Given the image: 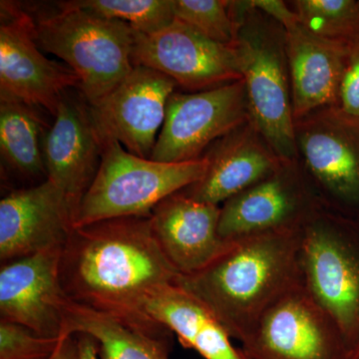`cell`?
Returning a JSON list of instances; mask_svg holds the SVG:
<instances>
[{
    "label": "cell",
    "mask_w": 359,
    "mask_h": 359,
    "mask_svg": "<svg viewBox=\"0 0 359 359\" xmlns=\"http://www.w3.org/2000/svg\"><path fill=\"white\" fill-rule=\"evenodd\" d=\"M179 276L156 240L150 217L78 226L61 255V285L68 299L158 337L173 334L146 313V302Z\"/></svg>",
    "instance_id": "1"
},
{
    "label": "cell",
    "mask_w": 359,
    "mask_h": 359,
    "mask_svg": "<svg viewBox=\"0 0 359 359\" xmlns=\"http://www.w3.org/2000/svg\"><path fill=\"white\" fill-rule=\"evenodd\" d=\"M301 230L271 231L231 241L216 259L176 283L197 297L243 341L264 314L302 287Z\"/></svg>",
    "instance_id": "2"
},
{
    "label": "cell",
    "mask_w": 359,
    "mask_h": 359,
    "mask_svg": "<svg viewBox=\"0 0 359 359\" xmlns=\"http://www.w3.org/2000/svg\"><path fill=\"white\" fill-rule=\"evenodd\" d=\"M231 44L242 74L250 120L283 160H297L285 30L250 0H231Z\"/></svg>",
    "instance_id": "3"
},
{
    "label": "cell",
    "mask_w": 359,
    "mask_h": 359,
    "mask_svg": "<svg viewBox=\"0 0 359 359\" xmlns=\"http://www.w3.org/2000/svg\"><path fill=\"white\" fill-rule=\"evenodd\" d=\"M50 11H28L33 39L42 51L53 54L76 73L79 91L89 105L121 83L134 68V29L73 6L55 2Z\"/></svg>",
    "instance_id": "4"
},
{
    "label": "cell",
    "mask_w": 359,
    "mask_h": 359,
    "mask_svg": "<svg viewBox=\"0 0 359 359\" xmlns=\"http://www.w3.org/2000/svg\"><path fill=\"white\" fill-rule=\"evenodd\" d=\"M208 159L158 162L131 154L117 141L102 143V159L82 198L74 229L104 219L150 217L156 205L204 176Z\"/></svg>",
    "instance_id": "5"
},
{
    "label": "cell",
    "mask_w": 359,
    "mask_h": 359,
    "mask_svg": "<svg viewBox=\"0 0 359 359\" xmlns=\"http://www.w3.org/2000/svg\"><path fill=\"white\" fill-rule=\"evenodd\" d=\"M302 287L353 346L359 337V217L325 207L302 228Z\"/></svg>",
    "instance_id": "6"
},
{
    "label": "cell",
    "mask_w": 359,
    "mask_h": 359,
    "mask_svg": "<svg viewBox=\"0 0 359 359\" xmlns=\"http://www.w3.org/2000/svg\"><path fill=\"white\" fill-rule=\"evenodd\" d=\"M297 157L323 205L359 217V126L332 107L294 121Z\"/></svg>",
    "instance_id": "7"
},
{
    "label": "cell",
    "mask_w": 359,
    "mask_h": 359,
    "mask_svg": "<svg viewBox=\"0 0 359 359\" xmlns=\"http://www.w3.org/2000/svg\"><path fill=\"white\" fill-rule=\"evenodd\" d=\"M299 159L285 160L266 178L221 205L219 233L226 241L301 230L325 208Z\"/></svg>",
    "instance_id": "8"
},
{
    "label": "cell",
    "mask_w": 359,
    "mask_h": 359,
    "mask_svg": "<svg viewBox=\"0 0 359 359\" xmlns=\"http://www.w3.org/2000/svg\"><path fill=\"white\" fill-rule=\"evenodd\" d=\"M250 120L243 80L204 91H175L150 159L165 163L200 159L215 142Z\"/></svg>",
    "instance_id": "9"
},
{
    "label": "cell",
    "mask_w": 359,
    "mask_h": 359,
    "mask_svg": "<svg viewBox=\"0 0 359 359\" xmlns=\"http://www.w3.org/2000/svg\"><path fill=\"white\" fill-rule=\"evenodd\" d=\"M250 359H346L341 330L304 287L285 295L242 342Z\"/></svg>",
    "instance_id": "10"
},
{
    "label": "cell",
    "mask_w": 359,
    "mask_h": 359,
    "mask_svg": "<svg viewBox=\"0 0 359 359\" xmlns=\"http://www.w3.org/2000/svg\"><path fill=\"white\" fill-rule=\"evenodd\" d=\"M80 80L67 65L45 57L33 39L32 18L23 4H0V94L55 116L66 92Z\"/></svg>",
    "instance_id": "11"
},
{
    "label": "cell",
    "mask_w": 359,
    "mask_h": 359,
    "mask_svg": "<svg viewBox=\"0 0 359 359\" xmlns=\"http://www.w3.org/2000/svg\"><path fill=\"white\" fill-rule=\"evenodd\" d=\"M132 61L166 75L186 92L243 80L231 45L212 41L177 20L153 34L134 30Z\"/></svg>",
    "instance_id": "12"
},
{
    "label": "cell",
    "mask_w": 359,
    "mask_h": 359,
    "mask_svg": "<svg viewBox=\"0 0 359 359\" xmlns=\"http://www.w3.org/2000/svg\"><path fill=\"white\" fill-rule=\"evenodd\" d=\"M177 87L173 79L158 71L134 66L121 83L89 105L101 144L117 141L131 154L150 159L164 125L168 101Z\"/></svg>",
    "instance_id": "13"
},
{
    "label": "cell",
    "mask_w": 359,
    "mask_h": 359,
    "mask_svg": "<svg viewBox=\"0 0 359 359\" xmlns=\"http://www.w3.org/2000/svg\"><path fill=\"white\" fill-rule=\"evenodd\" d=\"M75 219L74 208L48 180L11 191L0 202L1 264L65 247Z\"/></svg>",
    "instance_id": "14"
},
{
    "label": "cell",
    "mask_w": 359,
    "mask_h": 359,
    "mask_svg": "<svg viewBox=\"0 0 359 359\" xmlns=\"http://www.w3.org/2000/svg\"><path fill=\"white\" fill-rule=\"evenodd\" d=\"M63 247L1 264L0 320L61 337L66 297L60 278Z\"/></svg>",
    "instance_id": "15"
},
{
    "label": "cell",
    "mask_w": 359,
    "mask_h": 359,
    "mask_svg": "<svg viewBox=\"0 0 359 359\" xmlns=\"http://www.w3.org/2000/svg\"><path fill=\"white\" fill-rule=\"evenodd\" d=\"M42 150L46 180L62 191L77 215L102 159V144L81 93L79 98L69 91L62 96L53 124L44 135Z\"/></svg>",
    "instance_id": "16"
},
{
    "label": "cell",
    "mask_w": 359,
    "mask_h": 359,
    "mask_svg": "<svg viewBox=\"0 0 359 359\" xmlns=\"http://www.w3.org/2000/svg\"><path fill=\"white\" fill-rule=\"evenodd\" d=\"M204 156L208 159L204 176L182 192L216 205L273 174L285 161L252 120L215 142Z\"/></svg>",
    "instance_id": "17"
},
{
    "label": "cell",
    "mask_w": 359,
    "mask_h": 359,
    "mask_svg": "<svg viewBox=\"0 0 359 359\" xmlns=\"http://www.w3.org/2000/svg\"><path fill=\"white\" fill-rule=\"evenodd\" d=\"M219 212L221 205L198 202L182 191L153 210L150 219L156 240L180 276L205 268L230 245L219 233Z\"/></svg>",
    "instance_id": "18"
},
{
    "label": "cell",
    "mask_w": 359,
    "mask_h": 359,
    "mask_svg": "<svg viewBox=\"0 0 359 359\" xmlns=\"http://www.w3.org/2000/svg\"><path fill=\"white\" fill-rule=\"evenodd\" d=\"M285 30L294 119L334 107L347 44L321 39L297 20Z\"/></svg>",
    "instance_id": "19"
},
{
    "label": "cell",
    "mask_w": 359,
    "mask_h": 359,
    "mask_svg": "<svg viewBox=\"0 0 359 359\" xmlns=\"http://www.w3.org/2000/svg\"><path fill=\"white\" fill-rule=\"evenodd\" d=\"M145 311L205 359H250L242 347L233 346L214 313L177 283L155 290L146 302Z\"/></svg>",
    "instance_id": "20"
},
{
    "label": "cell",
    "mask_w": 359,
    "mask_h": 359,
    "mask_svg": "<svg viewBox=\"0 0 359 359\" xmlns=\"http://www.w3.org/2000/svg\"><path fill=\"white\" fill-rule=\"evenodd\" d=\"M86 334L96 339L100 359H170L173 337H158L124 325L95 309L66 299L63 306L65 334Z\"/></svg>",
    "instance_id": "21"
},
{
    "label": "cell",
    "mask_w": 359,
    "mask_h": 359,
    "mask_svg": "<svg viewBox=\"0 0 359 359\" xmlns=\"http://www.w3.org/2000/svg\"><path fill=\"white\" fill-rule=\"evenodd\" d=\"M40 110L0 94L1 159L11 171L25 178L47 179L42 143L49 126Z\"/></svg>",
    "instance_id": "22"
},
{
    "label": "cell",
    "mask_w": 359,
    "mask_h": 359,
    "mask_svg": "<svg viewBox=\"0 0 359 359\" xmlns=\"http://www.w3.org/2000/svg\"><path fill=\"white\" fill-rule=\"evenodd\" d=\"M297 20L321 39L348 44L359 39V0L287 1Z\"/></svg>",
    "instance_id": "23"
},
{
    "label": "cell",
    "mask_w": 359,
    "mask_h": 359,
    "mask_svg": "<svg viewBox=\"0 0 359 359\" xmlns=\"http://www.w3.org/2000/svg\"><path fill=\"white\" fill-rule=\"evenodd\" d=\"M73 6L128 23L143 34L159 32L175 20L173 0H72Z\"/></svg>",
    "instance_id": "24"
},
{
    "label": "cell",
    "mask_w": 359,
    "mask_h": 359,
    "mask_svg": "<svg viewBox=\"0 0 359 359\" xmlns=\"http://www.w3.org/2000/svg\"><path fill=\"white\" fill-rule=\"evenodd\" d=\"M175 20L191 26L201 34L224 45L236 37L231 0H173Z\"/></svg>",
    "instance_id": "25"
},
{
    "label": "cell",
    "mask_w": 359,
    "mask_h": 359,
    "mask_svg": "<svg viewBox=\"0 0 359 359\" xmlns=\"http://www.w3.org/2000/svg\"><path fill=\"white\" fill-rule=\"evenodd\" d=\"M61 337H45L29 328L0 320V359H50Z\"/></svg>",
    "instance_id": "26"
},
{
    "label": "cell",
    "mask_w": 359,
    "mask_h": 359,
    "mask_svg": "<svg viewBox=\"0 0 359 359\" xmlns=\"http://www.w3.org/2000/svg\"><path fill=\"white\" fill-rule=\"evenodd\" d=\"M332 108L359 126V39L347 44L337 101Z\"/></svg>",
    "instance_id": "27"
},
{
    "label": "cell",
    "mask_w": 359,
    "mask_h": 359,
    "mask_svg": "<svg viewBox=\"0 0 359 359\" xmlns=\"http://www.w3.org/2000/svg\"><path fill=\"white\" fill-rule=\"evenodd\" d=\"M250 1L256 8L263 11L283 26L297 20V14L292 11L287 1H283V0H250Z\"/></svg>",
    "instance_id": "28"
},
{
    "label": "cell",
    "mask_w": 359,
    "mask_h": 359,
    "mask_svg": "<svg viewBox=\"0 0 359 359\" xmlns=\"http://www.w3.org/2000/svg\"><path fill=\"white\" fill-rule=\"evenodd\" d=\"M50 359H80L77 335H62L57 349Z\"/></svg>",
    "instance_id": "29"
},
{
    "label": "cell",
    "mask_w": 359,
    "mask_h": 359,
    "mask_svg": "<svg viewBox=\"0 0 359 359\" xmlns=\"http://www.w3.org/2000/svg\"><path fill=\"white\" fill-rule=\"evenodd\" d=\"M78 348H79L80 359H100L99 358V347L96 339L91 335L77 334Z\"/></svg>",
    "instance_id": "30"
},
{
    "label": "cell",
    "mask_w": 359,
    "mask_h": 359,
    "mask_svg": "<svg viewBox=\"0 0 359 359\" xmlns=\"http://www.w3.org/2000/svg\"><path fill=\"white\" fill-rule=\"evenodd\" d=\"M346 359H359V337L353 346L349 347Z\"/></svg>",
    "instance_id": "31"
}]
</instances>
